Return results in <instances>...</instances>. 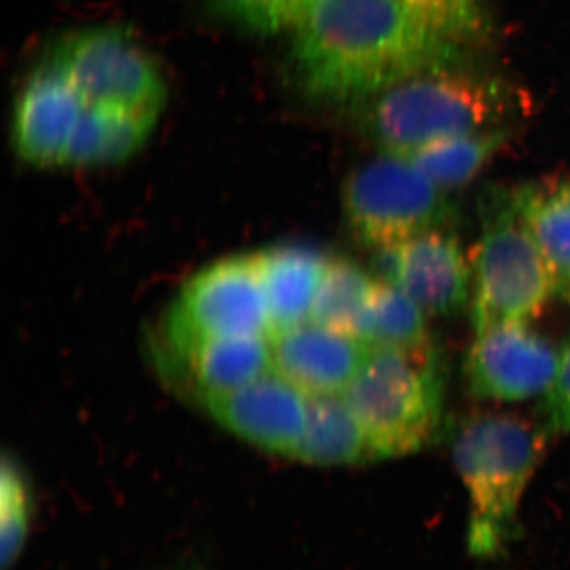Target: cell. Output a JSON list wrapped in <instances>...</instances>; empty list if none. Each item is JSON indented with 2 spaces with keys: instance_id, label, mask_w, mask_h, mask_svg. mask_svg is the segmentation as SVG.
<instances>
[{
  "instance_id": "d6986e66",
  "label": "cell",
  "mask_w": 570,
  "mask_h": 570,
  "mask_svg": "<svg viewBox=\"0 0 570 570\" xmlns=\"http://www.w3.org/2000/svg\"><path fill=\"white\" fill-rule=\"evenodd\" d=\"M376 285L373 273L355 262L328 258L311 321L347 335L362 336Z\"/></svg>"
},
{
  "instance_id": "44dd1931",
  "label": "cell",
  "mask_w": 570,
  "mask_h": 570,
  "mask_svg": "<svg viewBox=\"0 0 570 570\" xmlns=\"http://www.w3.org/2000/svg\"><path fill=\"white\" fill-rule=\"evenodd\" d=\"M362 337L373 347L420 348L431 344L426 314L395 284L377 281Z\"/></svg>"
},
{
  "instance_id": "4fadbf2b",
  "label": "cell",
  "mask_w": 570,
  "mask_h": 570,
  "mask_svg": "<svg viewBox=\"0 0 570 570\" xmlns=\"http://www.w3.org/2000/svg\"><path fill=\"white\" fill-rule=\"evenodd\" d=\"M471 269L450 228L425 232L397 245L395 285L431 317H452L469 299Z\"/></svg>"
},
{
  "instance_id": "484cf974",
  "label": "cell",
  "mask_w": 570,
  "mask_h": 570,
  "mask_svg": "<svg viewBox=\"0 0 570 570\" xmlns=\"http://www.w3.org/2000/svg\"><path fill=\"white\" fill-rule=\"evenodd\" d=\"M164 570H205L204 566L197 561L184 560L175 562V564L168 566Z\"/></svg>"
},
{
  "instance_id": "8fae6325",
  "label": "cell",
  "mask_w": 570,
  "mask_h": 570,
  "mask_svg": "<svg viewBox=\"0 0 570 570\" xmlns=\"http://www.w3.org/2000/svg\"><path fill=\"white\" fill-rule=\"evenodd\" d=\"M86 102L55 59L37 66L17 97L13 146L33 167L66 164L67 151Z\"/></svg>"
},
{
  "instance_id": "e0dca14e",
  "label": "cell",
  "mask_w": 570,
  "mask_h": 570,
  "mask_svg": "<svg viewBox=\"0 0 570 570\" xmlns=\"http://www.w3.org/2000/svg\"><path fill=\"white\" fill-rule=\"evenodd\" d=\"M296 460L314 466H352L376 460L362 423L343 395L309 396Z\"/></svg>"
},
{
  "instance_id": "5bb4252c",
  "label": "cell",
  "mask_w": 570,
  "mask_h": 570,
  "mask_svg": "<svg viewBox=\"0 0 570 570\" xmlns=\"http://www.w3.org/2000/svg\"><path fill=\"white\" fill-rule=\"evenodd\" d=\"M257 255L273 333L311 321L328 258L303 246H281Z\"/></svg>"
},
{
  "instance_id": "277c9868",
  "label": "cell",
  "mask_w": 570,
  "mask_h": 570,
  "mask_svg": "<svg viewBox=\"0 0 570 570\" xmlns=\"http://www.w3.org/2000/svg\"><path fill=\"white\" fill-rule=\"evenodd\" d=\"M444 363L433 344L373 347L343 393L376 460L420 452L436 439L444 415Z\"/></svg>"
},
{
  "instance_id": "9c48e42d",
  "label": "cell",
  "mask_w": 570,
  "mask_h": 570,
  "mask_svg": "<svg viewBox=\"0 0 570 570\" xmlns=\"http://www.w3.org/2000/svg\"><path fill=\"white\" fill-rule=\"evenodd\" d=\"M560 358L561 348L527 324L497 325L478 333L464 376L472 396L515 403L546 395Z\"/></svg>"
},
{
  "instance_id": "603a6c76",
  "label": "cell",
  "mask_w": 570,
  "mask_h": 570,
  "mask_svg": "<svg viewBox=\"0 0 570 570\" xmlns=\"http://www.w3.org/2000/svg\"><path fill=\"white\" fill-rule=\"evenodd\" d=\"M431 33L449 43L478 40L487 31L483 0H400Z\"/></svg>"
},
{
  "instance_id": "7a4b0ae2",
  "label": "cell",
  "mask_w": 570,
  "mask_h": 570,
  "mask_svg": "<svg viewBox=\"0 0 570 570\" xmlns=\"http://www.w3.org/2000/svg\"><path fill=\"white\" fill-rule=\"evenodd\" d=\"M547 426L513 414L471 415L453 431L452 453L469 494L468 546L497 557L515 531L521 498L543 459Z\"/></svg>"
},
{
  "instance_id": "ffe728a7",
  "label": "cell",
  "mask_w": 570,
  "mask_h": 570,
  "mask_svg": "<svg viewBox=\"0 0 570 570\" xmlns=\"http://www.w3.org/2000/svg\"><path fill=\"white\" fill-rule=\"evenodd\" d=\"M509 140L510 132L505 127H493L434 142L409 159L449 193L472 181Z\"/></svg>"
},
{
  "instance_id": "7402d4cb",
  "label": "cell",
  "mask_w": 570,
  "mask_h": 570,
  "mask_svg": "<svg viewBox=\"0 0 570 570\" xmlns=\"http://www.w3.org/2000/svg\"><path fill=\"white\" fill-rule=\"evenodd\" d=\"M33 512L31 482L17 459L3 455L0 471V558L2 570L20 560Z\"/></svg>"
},
{
  "instance_id": "3957f363",
  "label": "cell",
  "mask_w": 570,
  "mask_h": 570,
  "mask_svg": "<svg viewBox=\"0 0 570 570\" xmlns=\"http://www.w3.org/2000/svg\"><path fill=\"white\" fill-rule=\"evenodd\" d=\"M512 108V96L501 81L453 63L379 94L371 100L366 127L382 153L411 157L448 138L502 127Z\"/></svg>"
},
{
  "instance_id": "d4e9b609",
  "label": "cell",
  "mask_w": 570,
  "mask_h": 570,
  "mask_svg": "<svg viewBox=\"0 0 570 570\" xmlns=\"http://www.w3.org/2000/svg\"><path fill=\"white\" fill-rule=\"evenodd\" d=\"M542 415L547 430L570 434V341L561 348L557 374L543 395Z\"/></svg>"
},
{
  "instance_id": "9a60e30c",
  "label": "cell",
  "mask_w": 570,
  "mask_h": 570,
  "mask_svg": "<svg viewBox=\"0 0 570 570\" xmlns=\"http://www.w3.org/2000/svg\"><path fill=\"white\" fill-rule=\"evenodd\" d=\"M174 352L202 397L245 387L275 370L269 336L202 340Z\"/></svg>"
},
{
  "instance_id": "5b68a950",
  "label": "cell",
  "mask_w": 570,
  "mask_h": 570,
  "mask_svg": "<svg viewBox=\"0 0 570 570\" xmlns=\"http://www.w3.org/2000/svg\"><path fill=\"white\" fill-rule=\"evenodd\" d=\"M553 294L549 266L521 219L512 194H497L483 209V232L472 262L475 333L528 324Z\"/></svg>"
},
{
  "instance_id": "30bf717a",
  "label": "cell",
  "mask_w": 570,
  "mask_h": 570,
  "mask_svg": "<svg viewBox=\"0 0 570 570\" xmlns=\"http://www.w3.org/2000/svg\"><path fill=\"white\" fill-rule=\"evenodd\" d=\"M219 425L275 455L295 459L305 433L309 395L275 370L245 387L202 397Z\"/></svg>"
},
{
  "instance_id": "ba28073f",
  "label": "cell",
  "mask_w": 570,
  "mask_h": 570,
  "mask_svg": "<svg viewBox=\"0 0 570 570\" xmlns=\"http://www.w3.org/2000/svg\"><path fill=\"white\" fill-rule=\"evenodd\" d=\"M257 255H235L189 281L168 317L171 348L220 337L272 336Z\"/></svg>"
},
{
  "instance_id": "52a82bcc",
  "label": "cell",
  "mask_w": 570,
  "mask_h": 570,
  "mask_svg": "<svg viewBox=\"0 0 570 570\" xmlns=\"http://www.w3.org/2000/svg\"><path fill=\"white\" fill-rule=\"evenodd\" d=\"M51 58L86 104L110 105L159 116L167 86L145 48L118 26L82 29L56 45Z\"/></svg>"
},
{
  "instance_id": "7c38bea8",
  "label": "cell",
  "mask_w": 570,
  "mask_h": 570,
  "mask_svg": "<svg viewBox=\"0 0 570 570\" xmlns=\"http://www.w3.org/2000/svg\"><path fill=\"white\" fill-rule=\"evenodd\" d=\"M273 366L306 395H343L373 346L360 337L307 321L273 333Z\"/></svg>"
},
{
  "instance_id": "8992f818",
  "label": "cell",
  "mask_w": 570,
  "mask_h": 570,
  "mask_svg": "<svg viewBox=\"0 0 570 570\" xmlns=\"http://www.w3.org/2000/svg\"><path fill=\"white\" fill-rule=\"evenodd\" d=\"M343 209L362 245H401L425 232L450 228L459 219L449 194L409 157L382 153L344 183Z\"/></svg>"
},
{
  "instance_id": "ac0fdd59",
  "label": "cell",
  "mask_w": 570,
  "mask_h": 570,
  "mask_svg": "<svg viewBox=\"0 0 570 570\" xmlns=\"http://www.w3.org/2000/svg\"><path fill=\"white\" fill-rule=\"evenodd\" d=\"M513 198L549 266L553 294L570 305V184L523 187Z\"/></svg>"
},
{
  "instance_id": "6da1fadb",
  "label": "cell",
  "mask_w": 570,
  "mask_h": 570,
  "mask_svg": "<svg viewBox=\"0 0 570 570\" xmlns=\"http://www.w3.org/2000/svg\"><path fill=\"white\" fill-rule=\"evenodd\" d=\"M294 32L295 80L321 104L373 100L459 58L456 45L426 31L400 0H316Z\"/></svg>"
},
{
  "instance_id": "cb8c5ba5",
  "label": "cell",
  "mask_w": 570,
  "mask_h": 570,
  "mask_svg": "<svg viewBox=\"0 0 570 570\" xmlns=\"http://www.w3.org/2000/svg\"><path fill=\"white\" fill-rule=\"evenodd\" d=\"M314 2L316 0H208L213 13L220 20L261 36L295 29Z\"/></svg>"
},
{
  "instance_id": "2e32d148",
  "label": "cell",
  "mask_w": 570,
  "mask_h": 570,
  "mask_svg": "<svg viewBox=\"0 0 570 570\" xmlns=\"http://www.w3.org/2000/svg\"><path fill=\"white\" fill-rule=\"evenodd\" d=\"M156 119L157 116L148 112L86 104L63 165L96 167L121 164L148 141Z\"/></svg>"
}]
</instances>
